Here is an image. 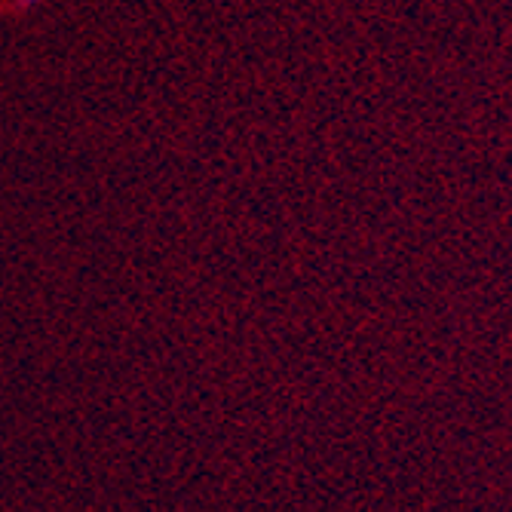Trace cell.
<instances>
[{"label": "cell", "instance_id": "1", "mask_svg": "<svg viewBox=\"0 0 512 512\" xmlns=\"http://www.w3.org/2000/svg\"><path fill=\"white\" fill-rule=\"evenodd\" d=\"M22 4H25V7H31V4H40V0H22Z\"/></svg>", "mask_w": 512, "mask_h": 512}]
</instances>
